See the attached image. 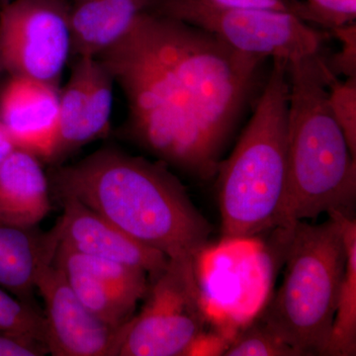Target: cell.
<instances>
[{"instance_id": "obj_1", "label": "cell", "mask_w": 356, "mask_h": 356, "mask_svg": "<svg viewBox=\"0 0 356 356\" xmlns=\"http://www.w3.org/2000/svg\"><path fill=\"white\" fill-rule=\"evenodd\" d=\"M96 58L125 95L131 139L168 166L202 179L216 175L266 60L152 10Z\"/></svg>"}, {"instance_id": "obj_2", "label": "cell", "mask_w": 356, "mask_h": 356, "mask_svg": "<svg viewBox=\"0 0 356 356\" xmlns=\"http://www.w3.org/2000/svg\"><path fill=\"white\" fill-rule=\"evenodd\" d=\"M56 198L74 197L170 259L198 261L212 227L163 161L104 147L50 178Z\"/></svg>"}, {"instance_id": "obj_3", "label": "cell", "mask_w": 356, "mask_h": 356, "mask_svg": "<svg viewBox=\"0 0 356 356\" xmlns=\"http://www.w3.org/2000/svg\"><path fill=\"white\" fill-rule=\"evenodd\" d=\"M332 76L320 55L288 64L287 185L281 228L324 213L353 217L356 158L327 103Z\"/></svg>"}, {"instance_id": "obj_4", "label": "cell", "mask_w": 356, "mask_h": 356, "mask_svg": "<svg viewBox=\"0 0 356 356\" xmlns=\"http://www.w3.org/2000/svg\"><path fill=\"white\" fill-rule=\"evenodd\" d=\"M288 102V63L276 58L252 118L215 175L226 240H248L282 225Z\"/></svg>"}, {"instance_id": "obj_5", "label": "cell", "mask_w": 356, "mask_h": 356, "mask_svg": "<svg viewBox=\"0 0 356 356\" xmlns=\"http://www.w3.org/2000/svg\"><path fill=\"white\" fill-rule=\"evenodd\" d=\"M286 261L282 285L259 320L296 353L324 355L346 268L343 232L334 218L276 228Z\"/></svg>"}, {"instance_id": "obj_6", "label": "cell", "mask_w": 356, "mask_h": 356, "mask_svg": "<svg viewBox=\"0 0 356 356\" xmlns=\"http://www.w3.org/2000/svg\"><path fill=\"white\" fill-rule=\"evenodd\" d=\"M149 280L142 310L119 327L114 356L194 355L206 325L197 261L170 259Z\"/></svg>"}, {"instance_id": "obj_7", "label": "cell", "mask_w": 356, "mask_h": 356, "mask_svg": "<svg viewBox=\"0 0 356 356\" xmlns=\"http://www.w3.org/2000/svg\"><path fill=\"white\" fill-rule=\"evenodd\" d=\"M149 10L195 26L241 53L288 64L320 55L325 40L289 13L228 8L206 0H152Z\"/></svg>"}, {"instance_id": "obj_8", "label": "cell", "mask_w": 356, "mask_h": 356, "mask_svg": "<svg viewBox=\"0 0 356 356\" xmlns=\"http://www.w3.org/2000/svg\"><path fill=\"white\" fill-rule=\"evenodd\" d=\"M64 0H8L0 9V72L60 86L72 55Z\"/></svg>"}, {"instance_id": "obj_9", "label": "cell", "mask_w": 356, "mask_h": 356, "mask_svg": "<svg viewBox=\"0 0 356 356\" xmlns=\"http://www.w3.org/2000/svg\"><path fill=\"white\" fill-rule=\"evenodd\" d=\"M36 289L44 303L46 343L56 356H114L119 327L88 310L55 264L44 267Z\"/></svg>"}, {"instance_id": "obj_10", "label": "cell", "mask_w": 356, "mask_h": 356, "mask_svg": "<svg viewBox=\"0 0 356 356\" xmlns=\"http://www.w3.org/2000/svg\"><path fill=\"white\" fill-rule=\"evenodd\" d=\"M113 83V77L98 58H76L69 81L60 90L58 140L49 163L58 165L108 132Z\"/></svg>"}, {"instance_id": "obj_11", "label": "cell", "mask_w": 356, "mask_h": 356, "mask_svg": "<svg viewBox=\"0 0 356 356\" xmlns=\"http://www.w3.org/2000/svg\"><path fill=\"white\" fill-rule=\"evenodd\" d=\"M60 93L58 86L26 76L0 84V121L16 147L48 163L58 140Z\"/></svg>"}, {"instance_id": "obj_12", "label": "cell", "mask_w": 356, "mask_h": 356, "mask_svg": "<svg viewBox=\"0 0 356 356\" xmlns=\"http://www.w3.org/2000/svg\"><path fill=\"white\" fill-rule=\"evenodd\" d=\"M58 200L64 210L58 219L64 247L142 269L149 278L168 266L170 259L163 252L138 242L77 199L65 196Z\"/></svg>"}, {"instance_id": "obj_13", "label": "cell", "mask_w": 356, "mask_h": 356, "mask_svg": "<svg viewBox=\"0 0 356 356\" xmlns=\"http://www.w3.org/2000/svg\"><path fill=\"white\" fill-rule=\"evenodd\" d=\"M60 243V221L48 232L0 221V286L32 305L37 280L55 259Z\"/></svg>"}, {"instance_id": "obj_14", "label": "cell", "mask_w": 356, "mask_h": 356, "mask_svg": "<svg viewBox=\"0 0 356 356\" xmlns=\"http://www.w3.org/2000/svg\"><path fill=\"white\" fill-rule=\"evenodd\" d=\"M152 0H79L70 7L72 55L98 58L119 43Z\"/></svg>"}, {"instance_id": "obj_15", "label": "cell", "mask_w": 356, "mask_h": 356, "mask_svg": "<svg viewBox=\"0 0 356 356\" xmlns=\"http://www.w3.org/2000/svg\"><path fill=\"white\" fill-rule=\"evenodd\" d=\"M50 192L41 159L16 149L0 165V221L38 226L50 212Z\"/></svg>"}, {"instance_id": "obj_16", "label": "cell", "mask_w": 356, "mask_h": 356, "mask_svg": "<svg viewBox=\"0 0 356 356\" xmlns=\"http://www.w3.org/2000/svg\"><path fill=\"white\" fill-rule=\"evenodd\" d=\"M339 222L346 247V268L331 334L324 351L327 356L356 355V220L339 212L329 213Z\"/></svg>"}, {"instance_id": "obj_17", "label": "cell", "mask_w": 356, "mask_h": 356, "mask_svg": "<svg viewBox=\"0 0 356 356\" xmlns=\"http://www.w3.org/2000/svg\"><path fill=\"white\" fill-rule=\"evenodd\" d=\"M54 262L62 269L77 298L98 318L115 327H120L133 317L137 302L91 275L60 245H58Z\"/></svg>"}, {"instance_id": "obj_18", "label": "cell", "mask_w": 356, "mask_h": 356, "mask_svg": "<svg viewBox=\"0 0 356 356\" xmlns=\"http://www.w3.org/2000/svg\"><path fill=\"white\" fill-rule=\"evenodd\" d=\"M67 250L70 257L79 266L86 269L88 273L95 276L98 280L106 284L107 286L121 293L127 298L135 302L144 299L149 289V275L146 271L136 267L126 266L119 262L108 261V259H98L74 252L70 248L60 245Z\"/></svg>"}, {"instance_id": "obj_19", "label": "cell", "mask_w": 356, "mask_h": 356, "mask_svg": "<svg viewBox=\"0 0 356 356\" xmlns=\"http://www.w3.org/2000/svg\"><path fill=\"white\" fill-rule=\"evenodd\" d=\"M225 356H297L259 318L236 334L222 350Z\"/></svg>"}, {"instance_id": "obj_20", "label": "cell", "mask_w": 356, "mask_h": 356, "mask_svg": "<svg viewBox=\"0 0 356 356\" xmlns=\"http://www.w3.org/2000/svg\"><path fill=\"white\" fill-rule=\"evenodd\" d=\"M0 330L38 339L47 346L44 316L0 286Z\"/></svg>"}, {"instance_id": "obj_21", "label": "cell", "mask_w": 356, "mask_h": 356, "mask_svg": "<svg viewBox=\"0 0 356 356\" xmlns=\"http://www.w3.org/2000/svg\"><path fill=\"white\" fill-rule=\"evenodd\" d=\"M327 103L356 158V76L346 77L343 81L331 77L327 81Z\"/></svg>"}, {"instance_id": "obj_22", "label": "cell", "mask_w": 356, "mask_h": 356, "mask_svg": "<svg viewBox=\"0 0 356 356\" xmlns=\"http://www.w3.org/2000/svg\"><path fill=\"white\" fill-rule=\"evenodd\" d=\"M210 3L228 8L254 9L293 14L309 24L320 25L317 14L301 0H206Z\"/></svg>"}, {"instance_id": "obj_23", "label": "cell", "mask_w": 356, "mask_h": 356, "mask_svg": "<svg viewBox=\"0 0 356 356\" xmlns=\"http://www.w3.org/2000/svg\"><path fill=\"white\" fill-rule=\"evenodd\" d=\"M332 34L341 43V51L325 63L327 70L337 76H356V25L355 22L339 26L332 29Z\"/></svg>"}, {"instance_id": "obj_24", "label": "cell", "mask_w": 356, "mask_h": 356, "mask_svg": "<svg viewBox=\"0 0 356 356\" xmlns=\"http://www.w3.org/2000/svg\"><path fill=\"white\" fill-rule=\"evenodd\" d=\"M317 14L322 27L334 29L355 22L356 0H306Z\"/></svg>"}, {"instance_id": "obj_25", "label": "cell", "mask_w": 356, "mask_h": 356, "mask_svg": "<svg viewBox=\"0 0 356 356\" xmlns=\"http://www.w3.org/2000/svg\"><path fill=\"white\" fill-rule=\"evenodd\" d=\"M48 346L38 339L0 330V356H40Z\"/></svg>"}, {"instance_id": "obj_26", "label": "cell", "mask_w": 356, "mask_h": 356, "mask_svg": "<svg viewBox=\"0 0 356 356\" xmlns=\"http://www.w3.org/2000/svg\"><path fill=\"white\" fill-rule=\"evenodd\" d=\"M16 149L17 147L14 144L13 138L9 135L6 126L0 121V165Z\"/></svg>"}, {"instance_id": "obj_27", "label": "cell", "mask_w": 356, "mask_h": 356, "mask_svg": "<svg viewBox=\"0 0 356 356\" xmlns=\"http://www.w3.org/2000/svg\"><path fill=\"white\" fill-rule=\"evenodd\" d=\"M7 1H8V0H2V4L6 3Z\"/></svg>"}, {"instance_id": "obj_28", "label": "cell", "mask_w": 356, "mask_h": 356, "mask_svg": "<svg viewBox=\"0 0 356 356\" xmlns=\"http://www.w3.org/2000/svg\"><path fill=\"white\" fill-rule=\"evenodd\" d=\"M1 74H1V72H0V76H1Z\"/></svg>"}]
</instances>
